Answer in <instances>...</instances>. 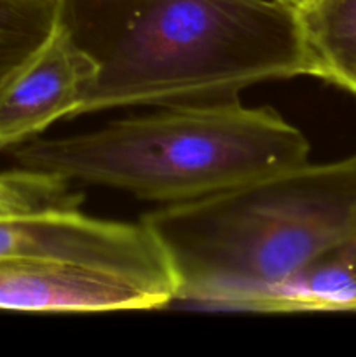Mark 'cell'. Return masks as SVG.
Instances as JSON below:
<instances>
[{"instance_id": "1", "label": "cell", "mask_w": 356, "mask_h": 357, "mask_svg": "<svg viewBox=\"0 0 356 357\" xmlns=\"http://www.w3.org/2000/svg\"><path fill=\"white\" fill-rule=\"evenodd\" d=\"M56 2V26L96 66L75 117L227 100L307 75L297 10L281 0Z\"/></svg>"}, {"instance_id": "2", "label": "cell", "mask_w": 356, "mask_h": 357, "mask_svg": "<svg viewBox=\"0 0 356 357\" xmlns=\"http://www.w3.org/2000/svg\"><path fill=\"white\" fill-rule=\"evenodd\" d=\"M175 278V302L251 310L356 232V155L286 167L143 216Z\"/></svg>"}, {"instance_id": "3", "label": "cell", "mask_w": 356, "mask_h": 357, "mask_svg": "<svg viewBox=\"0 0 356 357\" xmlns=\"http://www.w3.org/2000/svg\"><path fill=\"white\" fill-rule=\"evenodd\" d=\"M302 131L237 98L166 105L94 131L21 143L17 167L103 185L164 206L205 197L307 162Z\"/></svg>"}, {"instance_id": "4", "label": "cell", "mask_w": 356, "mask_h": 357, "mask_svg": "<svg viewBox=\"0 0 356 357\" xmlns=\"http://www.w3.org/2000/svg\"><path fill=\"white\" fill-rule=\"evenodd\" d=\"M0 257L45 258L100 268L175 302L166 253L143 223L87 216L79 206L0 216Z\"/></svg>"}, {"instance_id": "5", "label": "cell", "mask_w": 356, "mask_h": 357, "mask_svg": "<svg viewBox=\"0 0 356 357\" xmlns=\"http://www.w3.org/2000/svg\"><path fill=\"white\" fill-rule=\"evenodd\" d=\"M150 289L86 265L0 257V309L23 312H110L164 307Z\"/></svg>"}, {"instance_id": "6", "label": "cell", "mask_w": 356, "mask_h": 357, "mask_svg": "<svg viewBox=\"0 0 356 357\" xmlns=\"http://www.w3.org/2000/svg\"><path fill=\"white\" fill-rule=\"evenodd\" d=\"M94 63L56 26L0 93V149L27 143L63 117H75Z\"/></svg>"}, {"instance_id": "7", "label": "cell", "mask_w": 356, "mask_h": 357, "mask_svg": "<svg viewBox=\"0 0 356 357\" xmlns=\"http://www.w3.org/2000/svg\"><path fill=\"white\" fill-rule=\"evenodd\" d=\"M255 312L356 310V232L262 296Z\"/></svg>"}, {"instance_id": "8", "label": "cell", "mask_w": 356, "mask_h": 357, "mask_svg": "<svg viewBox=\"0 0 356 357\" xmlns=\"http://www.w3.org/2000/svg\"><path fill=\"white\" fill-rule=\"evenodd\" d=\"M295 10L307 75L356 96V0H302Z\"/></svg>"}, {"instance_id": "9", "label": "cell", "mask_w": 356, "mask_h": 357, "mask_svg": "<svg viewBox=\"0 0 356 357\" xmlns=\"http://www.w3.org/2000/svg\"><path fill=\"white\" fill-rule=\"evenodd\" d=\"M56 0H0V93L56 30Z\"/></svg>"}, {"instance_id": "10", "label": "cell", "mask_w": 356, "mask_h": 357, "mask_svg": "<svg viewBox=\"0 0 356 357\" xmlns=\"http://www.w3.org/2000/svg\"><path fill=\"white\" fill-rule=\"evenodd\" d=\"M79 202L80 195L70 194L66 181L21 167L0 173V216L79 206Z\"/></svg>"}, {"instance_id": "11", "label": "cell", "mask_w": 356, "mask_h": 357, "mask_svg": "<svg viewBox=\"0 0 356 357\" xmlns=\"http://www.w3.org/2000/svg\"><path fill=\"white\" fill-rule=\"evenodd\" d=\"M281 2L288 3V6H293V7H297V6H299L300 2H302V0H281Z\"/></svg>"}]
</instances>
